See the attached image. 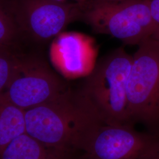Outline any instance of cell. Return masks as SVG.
Here are the masks:
<instances>
[{
    "mask_svg": "<svg viewBox=\"0 0 159 159\" xmlns=\"http://www.w3.org/2000/svg\"><path fill=\"white\" fill-rule=\"evenodd\" d=\"M25 133L47 146L82 154L97 128L104 123L79 88L24 110Z\"/></svg>",
    "mask_w": 159,
    "mask_h": 159,
    "instance_id": "cell-1",
    "label": "cell"
},
{
    "mask_svg": "<svg viewBox=\"0 0 159 159\" xmlns=\"http://www.w3.org/2000/svg\"><path fill=\"white\" fill-rule=\"evenodd\" d=\"M131 62L123 47L115 49L96 63L79 88L104 124L134 125L127 94Z\"/></svg>",
    "mask_w": 159,
    "mask_h": 159,
    "instance_id": "cell-2",
    "label": "cell"
},
{
    "mask_svg": "<svg viewBox=\"0 0 159 159\" xmlns=\"http://www.w3.org/2000/svg\"><path fill=\"white\" fill-rule=\"evenodd\" d=\"M150 0H88L80 21L97 34L111 35L125 45L135 46L153 36Z\"/></svg>",
    "mask_w": 159,
    "mask_h": 159,
    "instance_id": "cell-3",
    "label": "cell"
},
{
    "mask_svg": "<svg viewBox=\"0 0 159 159\" xmlns=\"http://www.w3.org/2000/svg\"><path fill=\"white\" fill-rule=\"evenodd\" d=\"M127 94L131 119L159 134V41L152 37L132 56Z\"/></svg>",
    "mask_w": 159,
    "mask_h": 159,
    "instance_id": "cell-4",
    "label": "cell"
},
{
    "mask_svg": "<svg viewBox=\"0 0 159 159\" xmlns=\"http://www.w3.org/2000/svg\"><path fill=\"white\" fill-rule=\"evenodd\" d=\"M23 41L43 45L74 21H80L83 5L55 0H4Z\"/></svg>",
    "mask_w": 159,
    "mask_h": 159,
    "instance_id": "cell-5",
    "label": "cell"
},
{
    "mask_svg": "<svg viewBox=\"0 0 159 159\" xmlns=\"http://www.w3.org/2000/svg\"><path fill=\"white\" fill-rule=\"evenodd\" d=\"M68 89L42 56L21 51L3 94L14 105L25 110L51 101Z\"/></svg>",
    "mask_w": 159,
    "mask_h": 159,
    "instance_id": "cell-6",
    "label": "cell"
},
{
    "mask_svg": "<svg viewBox=\"0 0 159 159\" xmlns=\"http://www.w3.org/2000/svg\"><path fill=\"white\" fill-rule=\"evenodd\" d=\"M159 138L134 127L102 123L89 139L83 159H152Z\"/></svg>",
    "mask_w": 159,
    "mask_h": 159,
    "instance_id": "cell-7",
    "label": "cell"
},
{
    "mask_svg": "<svg viewBox=\"0 0 159 159\" xmlns=\"http://www.w3.org/2000/svg\"><path fill=\"white\" fill-rule=\"evenodd\" d=\"M97 50L93 40L84 34H59L52 41L50 57L57 71L67 79L85 77L96 65Z\"/></svg>",
    "mask_w": 159,
    "mask_h": 159,
    "instance_id": "cell-8",
    "label": "cell"
},
{
    "mask_svg": "<svg viewBox=\"0 0 159 159\" xmlns=\"http://www.w3.org/2000/svg\"><path fill=\"white\" fill-rule=\"evenodd\" d=\"M0 159H83V155L47 146L25 133L10 143L0 153Z\"/></svg>",
    "mask_w": 159,
    "mask_h": 159,
    "instance_id": "cell-9",
    "label": "cell"
},
{
    "mask_svg": "<svg viewBox=\"0 0 159 159\" xmlns=\"http://www.w3.org/2000/svg\"><path fill=\"white\" fill-rule=\"evenodd\" d=\"M25 133L24 110L0 93V153L17 137Z\"/></svg>",
    "mask_w": 159,
    "mask_h": 159,
    "instance_id": "cell-10",
    "label": "cell"
},
{
    "mask_svg": "<svg viewBox=\"0 0 159 159\" xmlns=\"http://www.w3.org/2000/svg\"><path fill=\"white\" fill-rule=\"evenodd\" d=\"M23 42L21 34L4 0H0V46L20 48Z\"/></svg>",
    "mask_w": 159,
    "mask_h": 159,
    "instance_id": "cell-11",
    "label": "cell"
},
{
    "mask_svg": "<svg viewBox=\"0 0 159 159\" xmlns=\"http://www.w3.org/2000/svg\"><path fill=\"white\" fill-rule=\"evenodd\" d=\"M21 48L0 46V93L8 84L17 64Z\"/></svg>",
    "mask_w": 159,
    "mask_h": 159,
    "instance_id": "cell-12",
    "label": "cell"
},
{
    "mask_svg": "<svg viewBox=\"0 0 159 159\" xmlns=\"http://www.w3.org/2000/svg\"><path fill=\"white\" fill-rule=\"evenodd\" d=\"M150 9L154 22V32L152 37L159 41V0H150Z\"/></svg>",
    "mask_w": 159,
    "mask_h": 159,
    "instance_id": "cell-13",
    "label": "cell"
},
{
    "mask_svg": "<svg viewBox=\"0 0 159 159\" xmlns=\"http://www.w3.org/2000/svg\"><path fill=\"white\" fill-rule=\"evenodd\" d=\"M152 159H159V138L155 148Z\"/></svg>",
    "mask_w": 159,
    "mask_h": 159,
    "instance_id": "cell-14",
    "label": "cell"
},
{
    "mask_svg": "<svg viewBox=\"0 0 159 159\" xmlns=\"http://www.w3.org/2000/svg\"><path fill=\"white\" fill-rule=\"evenodd\" d=\"M55 1H60V2H66V1H68L69 0H55ZM71 1H73L74 2L79 3V4H82V5H84V4H85L88 1V0H71Z\"/></svg>",
    "mask_w": 159,
    "mask_h": 159,
    "instance_id": "cell-15",
    "label": "cell"
}]
</instances>
